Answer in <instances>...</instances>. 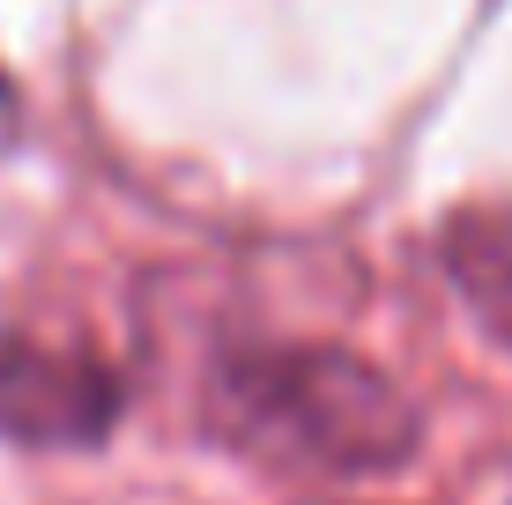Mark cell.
I'll use <instances>...</instances> for the list:
<instances>
[{"label": "cell", "instance_id": "6da1fadb", "mask_svg": "<svg viewBox=\"0 0 512 505\" xmlns=\"http://www.w3.org/2000/svg\"><path fill=\"white\" fill-rule=\"evenodd\" d=\"M208 431L290 476H386L416 454V409L401 387L334 342L231 357L208 379Z\"/></svg>", "mask_w": 512, "mask_h": 505}, {"label": "cell", "instance_id": "7a4b0ae2", "mask_svg": "<svg viewBox=\"0 0 512 505\" xmlns=\"http://www.w3.org/2000/svg\"><path fill=\"white\" fill-rule=\"evenodd\" d=\"M119 424V379L75 342H0V439L15 446H97Z\"/></svg>", "mask_w": 512, "mask_h": 505}, {"label": "cell", "instance_id": "3957f363", "mask_svg": "<svg viewBox=\"0 0 512 505\" xmlns=\"http://www.w3.org/2000/svg\"><path fill=\"white\" fill-rule=\"evenodd\" d=\"M15 127H23V97H15V82H8V67H0V149L15 142Z\"/></svg>", "mask_w": 512, "mask_h": 505}]
</instances>
